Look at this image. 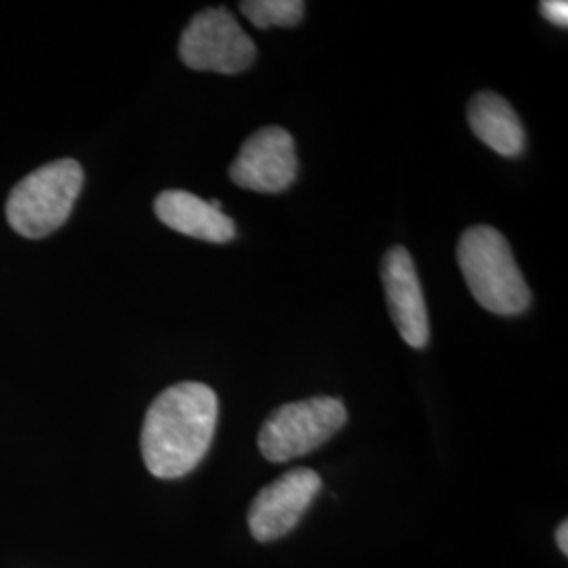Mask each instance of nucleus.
Here are the masks:
<instances>
[{
    "label": "nucleus",
    "mask_w": 568,
    "mask_h": 568,
    "mask_svg": "<svg viewBox=\"0 0 568 568\" xmlns=\"http://www.w3.org/2000/svg\"><path fill=\"white\" fill-rule=\"evenodd\" d=\"M217 413V394L196 382H183L156 396L142 429L143 462L150 474L175 480L199 466L213 443Z\"/></svg>",
    "instance_id": "nucleus-1"
},
{
    "label": "nucleus",
    "mask_w": 568,
    "mask_h": 568,
    "mask_svg": "<svg viewBox=\"0 0 568 568\" xmlns=\"http://www.w3.org/2000/svg\"><path fill=\"white\" fill-rule=\"evenodd\" d=\"M457 262L469 293L488 312L516 316L530 305V288L499 230L490 225L467 227L457 244Z\"/></svg>",
    "instance_id": "nucleus-2"
},
{
    "label": "nucleus",
    "mask_w": 568,
    "mask_h": 568,
    "mask_svg": "<svg viewBox=\"0 0 568 568\" xmlns=\"http://www.w3.org/2000/svg\"><path fill=\"white\" fill-rule=\"evenodd\" d=\"M82 180L81 164L72 159L44 164L13 187L7 201L9 224L28 239L55 232L70 217Z\"/></svg>",
    "instance_id": "nucleus-3"
},
{
    "label": "nucleus",
    "mask_w": 568,
    "mask_h": 568,
    "mask_svg": "<svg viewBox=\"0 0 568 568\" xmlns=\"http://www.w3.org/2000/svg\"><path fill=\"white\" fill-rule=\"evenodd\" d=\"M347 422L344 403L316 396L276 408L260 429L257 445L267 462L284 464L323 447Z\"/></svg>",
    "instance_id": "nucleus-4"
},
{
    "label": "nucleus",
    "mask_w": 568,
    "mask_h": 568,
    "mask_svg": "<svg viewBox=\"0 0 568 568\" xmlns=\"http://www.w3.org/2000/svg\"><path fill=\"white\" fill-rule=\"evenodd\" d=\"M180 55L192 70L239 74L253 65L257 49L230 11L206 9L185 26Z\"/></svg>",
    "instance_id": "nucleus-5"
},
{
    "label": "nucleus",
    "mask_w": 568,
    "mask_h": 568,
    "mask_svg": "<svg viewBox=\"0 0 568 568\" xmlns=\"http://www.w3.org/2000/svg\"><path fill=\"white\" fill-rule=\"evenodd\" d=\"M321 488V476L307 467L291 469L272 480L257 493L248 509L251 535L262 544L288 535L300 525Z\"/></svg>",
    "instance_id": "nucleus-6"
},
{
    "label": "nucleus",
    "mask_w": 568,
    "mask_h": 568,
    "mask_svg": "<svg viewBox=\"0 0 568 568\" xmlns=\"http://www.w3.org/2000/svg\"><path fill=\"white\" fill-rule=\"evenodd\" d=\"M297 178L295 140L283 126H264L243 143L230 180L243 190L281 194Z\"/></svg>",
    "instance_id": "nucleus-7"
},
{
    "label": "nucleus",
    "mask_w": 568,
    "mask_h": 568,
    "mask_svg": "<svg viewBox=\"0 0 568 568\" xmlns=\"http://www.w3.org/2000/svg\"><path fill=\"white\" fill-rule=\"evenodd\" d=\"M387 307L405 344L424 349L429 342V318L415 262L405 246H392L382 264Z\"/></svg>",
    "instance_id": "nucleus-8"
},
{
    "label": "nucleus",
    "mask_w": 568,
    "mask_h": 568,
    "mask_svg": "<svg viewBox=\"0 0 568 568\" xmlns=\"http://www.w3.org/2000/svg\"><path fill=\"white\" fill-rule=\"evenodd\" d=\"M154 211L164 225L199 241L224 244L236 236V225L224 211L183 190L163 192L154 203Z\"/></svg>",
    "instance_id": "nucleus-9"
},
{
    "label": "nucleus",
    "mask_w": 568,
    "mask_h": 568,
    "mask_svg": "<svg viewBox=\"0 0 568 568\" xmlns=\"http://www.w3.org/2000/svg\"><path fill=\"white\" fill-rule=\"evenodd\" d=\"M471 133L501 156L516 159L525 152L527 135L516 110L501 95L480 91L467 105Z\"/></svg>",
    "instance_id": "nucleus-10"
},
{
    "label": "nucleus",
    "mask_w": 568,
    "mask_h": 568,
    "mask_svg": "<svg viewBox=\"0 0 568 568\" xmlns=\"http://www.w3.org/2000/svg\"><path fill=\"white\" fill-rule=\"evenodd\" d=\"M244 18L257 28H293L304 20L305 4L302 0H244L241 2Z\"/></svg>",
    "instance_id": "nucleus-11"
},
{
    "label": "nucleus",
    "mask_w": 568,
    "mask_h": 568,
    "mask_svg": "<svg viewBox=\"0 0 568 568\" xmlns=\"http://www.w3.org/2000/svg\"><path fill=\"white\" fill-rule=\"evenodd\" d=\"M539 9H541V16H544L549 23H554V26H558V28H567V0H544V2L539 4Z\"/></svg>",
    "instance_id": "nucleus-12"
},
{
    "label": "nucleus",
    "mask_w": 568,
    "mask_h": 568,
    "mask_svg": "<svg viewBox=\"0 0 568 568\" xmlns=\"http://www.w3.org/2000/svg\"><path fill=\"white\" fill-rule=\"evenodd\" d=\"M556 541H558V548L562 549V554H568V523H562L558 530H556Z\"/></svg>",
    "instance_id": "nucleus-13"
}]
</instances>
